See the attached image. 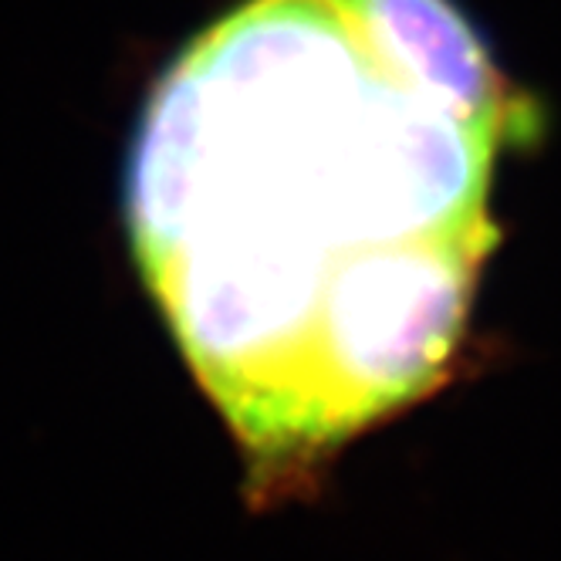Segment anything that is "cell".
I'll list each match as a JSON object with an SVG mask.
<instances>
[{"label": "cell", "instance_id": "6da1fadb", "mask_svg": "<svg viewBox=\"0 0 561 561\" xmlns=\"http://www.w3.org/2000/svg\"><path fill=\"white\" fill-rule=\"evenodd\" d=\"M535 115L454 0H244L159 75L129 254L261 480L447 379Z\"/></svg>", "mask_w": 561, "mask_h": 561}]
</instances>
